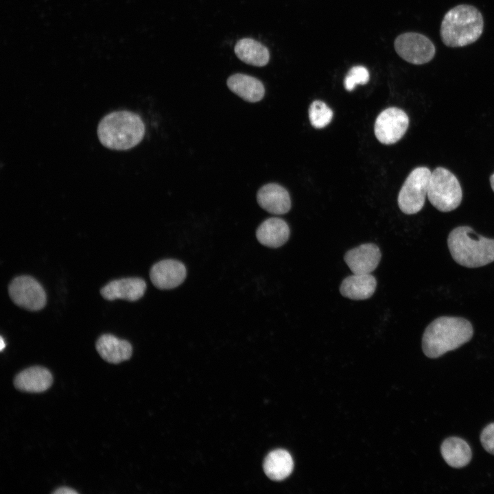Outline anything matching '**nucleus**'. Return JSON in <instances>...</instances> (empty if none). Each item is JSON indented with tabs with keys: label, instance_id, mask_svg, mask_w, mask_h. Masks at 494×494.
<instances>
[{
	"label": "nucleus",
	"instance_id": "nucleus-8",
	"mask_svg": "<svg viewBox=\"0 0 494 494\" xmlns=\"http://www.w3.org/2000/svg\"><path fill=\"white\" fill-rule=\"evenodd\" d=\"M8 292L16 305L30 311L40 310L46 304L44 289L36 279L30 276L14 278L9 285Z\"/></svg>",
	"mask_w": 494,
	"mask_h": 494
},
{
	"label": "nucleus",
	"instance_id": "nucleus-25",
	"mask_svg": "<svg viewBox=\"0 0 494 494\" xmlns=\"http://www.w3.org/2000/svg\"><path fill=\"white\" fill-rule=\"evenodd\" d=\"M53 493H55V494H75V493H78V492L75 490L71 489L69 487L62 486V487H60V488L57 489L56 490H55L53 492Z\"/></svg>",
	"mask_w": 494,
	"mask_h": 494
},
{
	"label": "nucleus",
	"instance_id": "nucleus-2",
	"mask_svg": "<svg viewBox=\"0 0 494 494\" xmlns=\"http://www.w3.org/2000/svg\"><path fill=\"white\" fill-rule=\"evenodd\" d=\"M145 132V124L140 115L129 110L107 114L100 120L97 130L100 143L115 150L135 147L143 140Z\"/></svg>",
	"mask_w": 494,
	"mask_h": 494
},
{
	"label": "nucleus",
	"instance_id": "nucleus-15",
	"mask_svg": "<svg viewBox=\"0 0 494 494\" xmlns=\"http://www.w3.org/2000/svg\"><path fill=\"white\" fill-rule=\"evenodd\" d=\"M53 377L49 370L41 366L27 368L16 375L14 384L18 390L27 392H41L52 384Z\"/></svg>",
	"mask_w": 494,
	"mask_h": 494
},
{
	"label": "nucleus",
	"instance_id": "nucleus-24",
	"mask_svg": "<svg viewBox=\"0 0 494 494\" xmlns=\"http://www.w3.org/2000/svg\"><path fill=\"white\" fill-rule=\"evenodd\" d=\"M480 441L484 449L494 455V423L487 425L480 434Z\"/></svg>",
	"mask_w": 494,
	"mask_h": 494
},
{
	"label": "nucleus",
	"instance_id": "nucleus-20",
	"mask_svg": "<svg viewBox=\"0 0 494 494\" xmlns=\"http://www.w3.org/2000/svg\"><path fill=\"white\" fill-rule=\"evenodd\" d=\"M234 50L239 60L250 65L263 67L266 65L270 60L268 48L260 42L250 38H244L238 40Z\"/></svg>",
	"mask_w": 494,
	"mask_h": 494
},
{
	"label": "nucleus",
	"instance_id": "nucleus-23",
	"mask_svg": "<svg viewBox=\"0 0 494 494\" xmlns=\"http://www.w3.org/2000/svg\"><path fill=\"white\" fill-rule=\"evenodd\" d=\"M369 80V73L363 66L353 67L348 72L344 81L346 90L353 91L357 84H365Z\"/></svg>",
	"mask_w": 494,
	"mask_h": 494
},
{
	"label": "nucleus",
	"instance_id": "nucleus-16",
	"mask_svg": "<svg viewBox=\"0 0 494 494\" xmlns=\"http://www.w3.org/2000/svg\"><path fill=\"white\" fill-rule=\"evenodd\" d=\"M228 89L248 102H257L263 99L265 88L262 82L248 75L235 73L226 81Z\"/></svg>",
	"mask_w": 494,
	"mask_h": 494
},
{
	"label": "nucleus",
	"instance_id": "nucleus-11",
	"mask_svg": "<svg viewBox=\"0 0 494 494\" xmlns=\"http://www.w3.org/2000/svg\"><path fill=\"white\" fill-rule=\"evenodd\" d=\"M381 253L375 244H361L348 250L344 259L353 274H370L379 263Z\"/></svg>",
	"mask_w": 494,
	"mask_h": 494
},
{
	"label": "nucleus",
	"instance_id": "nucleus-3",
	"mask_svg": "<svg viewBox=\"0 0 494 494\" xmlns=\"http://www.w3.org/2000/svg\"><path fill=\"white\" fill-rule=\"evenodd\" d=\"M481 12L469 4L456 5L444 15L440 27L443 43L449 47H461L477 41L483 33Z\"/></svg>",
	"mask_w": 494,
	"mask_h": 494
},
{
	"label": "nucleus",
	"instance_id": "nucleus-26",
	"mask_svg": "<svg viewBox=\"0 0 494 494\" xmlns=\"http://www.w3.org/2000/svg\"><path fill=\"white\" fill-rule=\"evenodd\" d=\"M490 183L493 191H494V174L490 177Z\"/></svg>",
	"mask_w": 494,
	"mask_h": 494
},
{
	"label": "nucleus",
	"instance_id": "nucleus-13",
	"mask_svg": "<svg viewBox=\"0 0 494 494\" xmlns=\"http://www.w3.org/2000/svg\"><path fill=\"white\" fill-rule=\"evenodd\" d=\"M257 200L262 209L272 214H285L291 208L288 191L277 183H268L262 186L257 191Z\"/></svg>",
	"mask_w": 494,
	"mask_h": 494
},
{
	"label": "nucleus",
	"instance_id": "nucleus-19",
	"mask_svg": "<svg viewBox=\"0 0 494 494\" xmlns=\"http://www.w3.org/2000/svg\"><path fill=\"white\" fill-rule=\"evenodd\" d=\"M440 453L445 461L451 467L462 468L471 460V449L468 443L459 437L446 438L441 444Z\"/></svg>",
	"mask_w": 494,
	"mask_h": 494
},
{
	"label": "nucleus",
	"instance_id": "nucleus-14",
	"mask_svg": "<svg viewBox=\"0 0 494 494\" xmlns=\"http://www.w3.org/2000/svg\"><path fill=\"white\" fill-rule=\"evenodd\" d=\"M290 230L287 222L279 217H270L264 220L257 228V240L267 247L277 248L288 240Z\"/></svg>",
	"mask_w": 494,
	"mask_h": 494
},
{
	"label": "nucleus",
	"instance_id": "nucleus-27",
	"mask_svg": "<svg viewBox=\"0 0 494 494\" xmlns=\"http://www.w3.org/2000/svg\"><path fill=\"white\" fill-rule=\"evenodd\" d=\"M5 347V344L3 342V339L2 337H1V351H2Z\"/></svg>",
	"mask_w": 494,
	"mask_h": 494
},
{
	"label": "nucleus",
	"instance_id": "nucleus-9",
	"mask_svg": "<svg viewBox=\"0 0 494 494\" xmlns=\"http://www.w3.org/2000/svg\"><path fill=\"white\" fill-rule=\"evenodd\" d=\"M409 125V118L401 109L390 107L377 116L375 126V134L383 144H393L405 134Z\"/></svg>",
	"mask_w": 494,
	"mask_h": 494
},
{
	"label": "nucleus",
	"instance_id": "nucleus-4",
	"mask_svg": "<svg viewBox=\"0 0 494 494\" xmlns=\"http://www.w3.org/2000/svg\"><path fill=\"white\" fill-rule=\"evenodd\" d=\"M447 244L454 261L462 266L478 268L494 261V239L478 235L469 226L453 229Z\"/></svg>",
	"mask_w": 494,
	"mask_h": 494
},
{
	"label": "nucleus",
	"instance_id": "nucleus-7",
	"mask_svg": "<svg viewBox=\"0 0 494 494\" xmlns=\"http://www.w3.org/2000/svg\"><path fill=\"white\" fill-rule=\"evenodd\" d=\"M395 49L402 59L416 65L430 62L436 54L433 42L417 32H405L398 36L395 40Z\"/></svg>",
	"mask_w": 494,
	"mask_h": 494
},
{
	"label": "nucleus",
	"instance_id": "nucleus-6",
	"mask_svg": "<svg viewBox=\"0 0 494 494\" xmlns=\"http://www.w3.org/2000/svg\"><path fill=\"white\" fill-rule=\"evenodd\" d=\"M431 171L426 167L414 169L405 179L398 195L400 210L408 215L421 210L427 196Z\"/></svg>",
	"mask_w": 494,
	"mask_h": 494
},
{
	"label": "nucleus",
	"instance_id": "nucleus-12",
	"mask_svg": "<svg viewBox=\"0 0 494 494\" xmlns=\"http://www.w3.org/2000/svg\"><path fill=\"white\" fill-rule=\"evenodd\" d=\"M145 290L146 283L143 279L131 277L109 282L101 289L100 294L108 301L120 298L135 301L143 296Z\"/></svg>",
	"mask_w": 494,
	"mask_h": 494
},
{
	"label": "nucleus",
	"instance_id": "nucleus-21",
	"mask_svg": "<svg viewBox=\"0 0 494 494\" xmlns=\"http://www.w3.org/2000/svg\"><path fill=\"white\" fill-rule=\"evenodd\" d=\"M294 467L290 454L284 449H276L270 452L263 462L266 475L272 480L281 481L287 478Z\"/></svg>",
	"mask_w": 494,
	"mask_h": 494
},
{
	"label": "nucleus",
	"instance_id": "nucleus-17",
	"mask_svg": "<svg viewBox=\"0 0 494 494\" xmlns=\"http://www.w3.org/2000/svg\"><path fill=\"white\" fill-rule=\"evenodd\" d=\"M96 349L99 355L106 362L119 364L128 360L132 353L129 342L121 340L112 334L101 336L96 342Z\"/></svg>",
	"mask_w": 494,
	"mask_h": 494
},
{
	"label": "nucleus",
	"instance_id": "nucleus-22",
	"mask_svg": "<svg viewBox=\"0 0 494 494\" xmlns=\"http://www.w3.org/2000/svg\"><path fill=\"white\" fill-rule=\"evenodd\" d=\"M311 124L316 128L327 126L333 118L332 110L320 100L314 101L308 110Z\"/></svg>",
	"mask_w": 494,
	"mask_h": 494
},
{
	"label": "nucleus",
	"instance_id": "nucleus-10",
	"mask_svg": "<svg viewBox=\"0 0 494 494\" xmlns=\"http://www.w3.org/2000/svg\"><path fill=\"white\" fill-rule=\"evenodd\" d=\"M186 268L175 259L161 260L150 269V277L153 285L161 290H169L180 285L186 278Z\"/></svg>",
	"mask_w": 494,
	"mask_h": 494
},
{
	"label": "nucleus",
	"instance_id": "nucleus-18",
	"mask_svg": "<svg viewBox=\"0 0 494 494\" xmlns=\"http://www.w3.org/2000/svg\"><path fill=\"white\" fill-rule=\"evenodd\" d=\"M377 280L370 274H360L346 277L340 287L341 294L352 300H365L374 294Z\"/></svg>",
	"mask_w": 494,
	"mask_h": 494
},
{
	"label": "nucleus",
	"instance_id": "nucleus-1",
	"mask_svg": "<svg viewBox=\"0 0 494 494\" xmlns=\"http://www.w3.org/2000/svg\"><path fill=\"white\" fill-rule=\"evenodd\" d=\"M471 324L459 317L441 316L425 329L422 338V349L430 358H437L469 342L473 336Z\"/></svg>",
	"mask_w": 494,
	"mask_h": 494
},
{
	"label": "nucleus",
	"instance_id": "nucleus-5",
	"mask_svg": "<svg viewBox=\"0 0 494 494\" xmlns=\"http://www.w3.org/2000/svg\"><path fill=\"white\" fill-rule=\"evenodd\" d=\"M427 196L438 211L449 212L460 205L462 193L457 178L447 169L438 167L431 174Z\"/></svg>",
	"mask_w": 494,
	"mask_h": 494
}]
</instances>
